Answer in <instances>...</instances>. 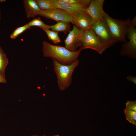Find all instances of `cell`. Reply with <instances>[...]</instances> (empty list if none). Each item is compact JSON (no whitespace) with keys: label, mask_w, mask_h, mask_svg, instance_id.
Here are the masks:
<instances>
[{"label":"cell","mask_w":136,"mask_h":136,"mask_svg":"<svg viewBox=\"0 0 136 136\" xmlns=\"http://www.w3.org/2000/svg\"><path fill=\"white\" fill-rule=\"evenodd\" d=\"M30 27L37 26L43 30L49 29V25L45 24L41 20L40 17L36 18L27 23Z\"/></svg>","instance_id":"cell-16"},{"label":"cell","mask_w":136,"mask_h":136,"mask_svg":"<svg viewBox=\"0 0 136 136\" xmlns=\"http://www.w3.org/2000/svg\"><path fill=\"white\" fill-rule=\"evenodd\" d=\"M31 136H46L45 135H44L42 136L39 135H31Z\"/></svg>","instance_id":"cell-22"},{"label":"cell","mask_w":136,"mask_h":136,"mask_svg":"<svg viewBox=\"0 0 136 136\" xmlns=\"http://www.w3.org/2000/svg\"><path fill=\"white\" fill-rule=\"evenodd\" d=\"M82 50L79 48L76 51L72 52L65 47L53 45L47 41L42 43V52L44 57L52 58L65 65L71 64L78 59Z\"/></svg>","instance_id":"cell-1"},{"label":"cell","mask_w":136,"mask_h":136,"mask_svg":"<svg viewBox=\"0 0 136 136\" xmlns=\"http://www.w3.org/2000/svg\"><path fill=\"white\" fill-rule=\"evenodd\" d=\"M68 3L80 5L88 7L90 5V0H61Z\"/></svg>","instance_id":"cell-19"},{"label":"cell","mask_w":136,"mask_h":136,"mask_svg":"<svg viewBox=\"0 0 136 136\" xmlns=\"http://www.w3.org/2000/svg\"><path fill=\"white\" fill-rule=\"evenodd\" d=\"M7 81L5 78L0 75V83H6Z\"/></svg>","instance_id":"cell-21"},{"label":"cell","mask_w":136,"mask_h":136,"mask_svg":"<svg viewBox=\"0 0 136 136\" xmlns=\"http://www.w3.org/2000/svg\"><path fill=\"white\" fill-rule=\"evenodd\" d=\"M8 63L6 55L0 46V75L5 78V70Z\"/></svg>","instance_id":"cell-15"},{"label":"cell","mask_w":136,"mask_h":136,"mask_svg":"<svg viewBox=\"0 0 136 136\" xmlns=\"http://www.w3.org/2000/svg\"><path fill=\"white\" fill-rule=\"evenodd\" d=\"M46 33L48 39L52 41L55 44L61 42L58 35V32L49 29L44 30Z\"/></svg>","instance_id":"cell-17"},{"label":"cell","mask_w":136,"mask_h":136,"mask_svg":"<svg viewBox=\"0 0 136 136\" xmlns=\"http://www.w3.org/2000/svg\"><path fill=\"white\" fill-rule=\"evenodd\" d=\"M47 19L57 21H62L73 23V17L67 12L60 9L53 8L47 10H42L39 14Z\"/></svg>","instance_id":"cell-8"},{"label":"cell","mask_w":136,"mask_h":136,"mask_svg":"<svg viewBox=\"0 0 136 136\" xmlns=\"http://www.w3.org/2000/svg\"><path fill=\"white\" fill-rule=\"evenodd\" d=\"M124 113L126 119L130 123L136 125V101L128 100L125 104Z\"/></svg>","instance_id":"cell-13"},{"label":"cell","mask_w":136,"mask_h":136,"mask_svg":"<svg viewBox=\"0 0 136 136\" xmlns=\"http://www.w3.org/2000/svg\"><path fill=\"white\" fill-rule=\"evenodd\" d=\"M83 31L74 25L72 30L69 31L64 40L65 47L71 52L77 51L78 48L81 46Z\"/></svg>","instance_id":"cell-7"},{"label":"cell","mask_w":136,"mask_h":136,"mask_svg":"<svg viewBox=\"0 0 136 136\" xmlns=\"http://www.w3.org/2000/svg\"><path fill=\"white\" fill-rule=\"evenodd\" d=\"M50 28L52 30L57 32H63L66 34L70 30L71 28L70 22L62 21H57L55 24L49 25Z\"/></svg>","instance_id":"cell-14"},{"label":"cell","mask_w":136,"mask_h":136,"mask_svg":"<svg viewBox=\"0 0 136 136\" xmlns=\"http://www.w3.org/2000/svg\"><path fill=\"white\" fill-rule=\"evenodd\" d=\"M23 2L27 18H33L38 15L41 10L38 5L36 0H24Z\"/></svg>","instance_id":"cell-12"},{"label":"cell","mask_w":136,"mask_h":136,"mask_svg":"<svg viewBox=\"0 0 136 136\" xmlns=\"http://www.w3.org/2000/svg\"><path fill=\"white\" fill-rule=\"evenodd\" d=\"M30 27L26 24L22 26L19 27L16 29L10 35V38L11 39H15L19 35L26 30L30 29Z\"/></svg>","instance_id":"cell-18"},{"label":"cell","mask_w":136,"mask_h":136,"mask_svg":"<svg viewBox=\"0 0 136 136\" xmlns=\"http://www.w3.org/2000/svg\"><path fill=\"white\" fill-rule=\"evenodd\" d=\"M91 29L98 38L110 47L117 42L112 34L103 18L95 22Z\"/></svg>","instance_id":"cell-5"},{"label":"cell","mask_w":136,"mask_h":136,"mask_svg":"<svg viewBox=\"0 0 136 136\" xmlns=\"http://www.w3.org/2000/svg\"><path fill=\"white\" fill-rule=\"evenodd\" d=\"M110 47L103 42L97 36L91 29L83 31L82 45L80 48L82 50L90 49L101 54Z\"/></svg>","instance_id":"cell-4"},{"label":"cell","mask_w":136,"mask_h":136,"mask_svg":"<svg viewBox=\"0 0 136 136\" xmlns=\"http://www.w3.org/2000/svg\"><path fill=\"white\" fill-rule=\"evenodd\" d=\"M1 11L0 9V21L1 20Z\"/></svg>","instance_id":"cell-25"},{"label":"cell","mask_w":136,"mask_h":136,"mask_svg":"<svg viewBox=\"0 0 136 136\" xmlns=\"http://www.w3.org/2000/svg\"><path fill=\"white\" fill-rule=\"evenodd\" d=\"M104 0H91L89 6L85 10L91 18L92 25L103 18L105 12L103 9Z\"/></svg>","instance_id":"cell-9"},{"label":"cell","mask_w":136,"mask_h":136,"mask_svg":"<svg viewBox=\"0 0 136 136\" xmlns=\"http://www.w3.org/2000/svg\"><path fill=\"white\" fill-rule=\"evenodd\" d=\"M5 0H0V3H3L5 2Z\"/></svg>","instance_id":"cell-23"},{"label":"cell","mask_w":136,"mask_h":136,"mask_svg":"<svg viewBox=\"0 0 136 136\" xmlns=\"http://www.w3.org/2000/svg\"><path fill=\"white\" fill-rule=\"evenodd\" d=\"M72 24L77 28L85 31L92 29V23L91 18L84 11L72 14Z\"/></svg>","instance_id":"cell-10"},{"label":"cell","mask_w":136,"mask_h":136,"mask_svg":"<svg viewBox=\"0 0 136 136\" xmlns=\"http://www.w3.org/2000/svg\"><path fill=\"white\" fill-rule=\"evenodd\" d=\"M52 60L58 88L60 90L64 91L70 86L72 82V75L78 66L79 60L78 59L71 64L65 65L59 63L55 59Z\"/></svg>","instance_id":"cell-2"},{"label":"cell","mask_w":136,"mask_h":136,"mask_svg":"<svg viewBox=\"0 0 136 136\" xmlns=\"http://www.w3.org/2000/svg\"><path fill=\"white\" fill-rule=\"evenodd\" d=\"M128 80L132 82L134 84H136V77L135 76L129 75L126 77Z\"/></svg>","instance_id":"cell-20"},{"label":"cell","mask_w":136,"mask_h":136,"mask_svg":"<svg viewBox=\"0 0 136 136\" xmlns=\"http://www.w3.org/2000/svg\"><path fill=\"white\" fill-rule=\"evenodd\" d=\"M53 8H57L64 10L71 15L75 13L84 11L87 7L77 4L68 3L61 0H49Z\"/></svg>","instance_id":"cell-11"},{"label":"cell","mask_w":136,"mask_h":136,"mask_svg":"<svg viewBox=\"0 0 136 136\" xmlns=\"http://www.w3.org/2000/svg\"><path fill=\"white\" fill-rule=\"evenodd\" d=\"M103 18L112 34L117 42L126 43V37L131 25L130 19L122 20L114 19L105 12Z\"/></svg>","instance_id":"cell-3"},{"label":"cell","mask_w":136,"mask_h":136,"mask_svg":"<svg viewBox=\"0 0 136 136\" xmlns=\"http://www.w3.org/2000/svg\"><path fill=\"white\" fill-rule=\"evenodd\" d=\"M50 136H59L58 134H57V135H51Z\"/></svg>","instance_id":"cell-24"},{"label":"cell","mask_w":136,"mask_h":136,"mask_svg":"<svg viewBox=\"0 0 136 136\" xmlns=\"http://www.w3.org/2000/svg\"><path fill=\"white\" fill-rule=\"evenodd\" d=\"M135 27L131 23L127 35L129 41L122 45L120 51L122 56L134 59L136 58V29Z\"/></svg>","instance_id":"cell-6"}]
</instances>
